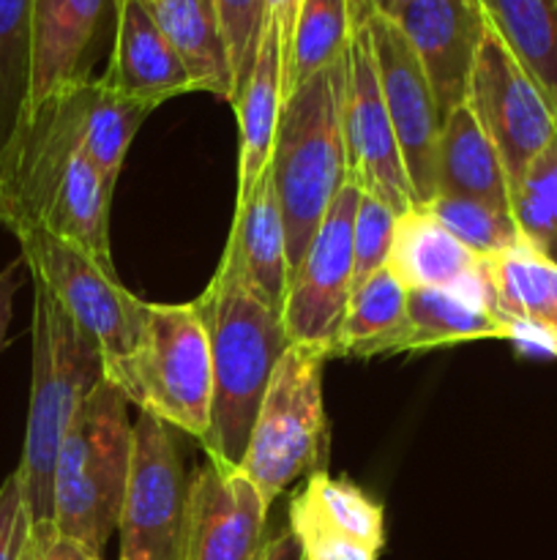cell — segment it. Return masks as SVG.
<instances>
[{
  "instance_id": "obj_38",
  "label": "cell",
  "mask_w": 557,
  "mask_h": 560,
  "mask_svg": "<svg viewBox=\"0 0 557 560\" xmlns=\"http://www.w3.org/2000/svg\"><path fill=\"white\" fill-rule=\"evenodd\" d=\"M300 3H304V0H268V22H271L273 31H276L278 55H282V71H284V60H287L289 55V44H293Z\"/></svg>"
},
{
  "instance_id": "obj_2",
  "label": "cell",
  "mask_w": 557,
  "mask_h": 560,
  "mask_svg": "<svg viewBox=\"0 0 557 560\" xmlns=\"http://www.w3.org/2000/svg\"><path fill=\"white\" fill-rule=\"evenodd\" d=\"M33 375L25 448L16 468L33 528L52 523V479L60 443L87 394L107 381L104 355L66 315L47 284L33 279Z\"/></svg>"
},
{
  "instance_id": "obj_3",
  "label": "cell",
  "mask_w": 557,
  "mask_h": 560,
  "mask_svg": "<svg viewBox=\"0 0 557 560\" xmlns=\"http://www.w3.org/2000/svg\"><path fill=\"white\" fill-rule=\"evenodd\" d=\"M347 52L325 71L295 88L282 104L271 173L287 233L289 277L304 260L317 228L347 184L342 96Z\"/></svg>"
},
{
  "instance_id": "obj_20",
  "label": "cell",
  "mask_w": 557,
  "mask_h": 560,
  "mask_svg": "<svg viewBox=\"0 0 557 560\" xmlns=\"http://www.w3.org/2000/svg\"><path fill=\"white\" fill-rule=\"evenodd\" d=\"M519 328L495 310L484 284L407 290V350L446 348L473 339H517Z\"/></svg>"
},
{
  "instance_id": "obj_41",
  "label": "cell",
  "mask_w": 557,
  "mask_h": 560,
  "mask_svg": "<svg viewBox=\"0 0 557 560\" xmlns=\"http://www.w3.org/2000/svg\"><path fill=\"white\" fill-rule=\"evenodd\" d=\"M552 353H555V355H557V348H552Z\"/></svg>"
},
{
  "instance_id": "obj_36",
  "label": "cell",
  "mask_w": 557,
  "mask_h": 560,
  "mask_svg": "<svg viewBox=\"0 0 557 560\" xmlns=\"http://www.w3.org/2000/svg\"><path fill=\"white\" fill-rule=\"evenodd\" d=\"M25 560H104V558L96 556V552H91L87 547H82L80 541L58 534L55 525H42V528H33Z\"/></svg>"
},
{
  "instance_id": "obj_15",
  "label": "cell",
  "mask_w": 557,
  "mask_h": 560,
  "mask_svg": "<svg viewBox=\"0 0 557 560\" xmlns=\"http://www.w3.org/2000/svg\"><path fill=\"white\" fill-rule=\"evenodd\" d=\"M413 47L440 118L467 102L470 77L489 27L478 0H413L393 20Z\"/></svg>"
},
{
  "instance_id": "obj_30",
  "label": "cell",
  "mask_w": 557,
  "mask_h": 560,
  "mask_svg": "<svg viewBox=\"0 0 557 560\" xmlns=\"http://www.w3.org/2000/svg\"><path fill=\"white\" fill-rule=\"evenodd\" d=\"M153 109H156L153 104L126 98L120 93L109 91V88L102 85V80L93 82L82 151L96 164L109 189H115V184H118L126 153H129L137 131H140V126L145 124Z\"/></svg>"
},
{
  "instance_id": "obj_10",
  "label": "cell",
  "mask_w": 557,
  "mask_h": 560,
  "mask_svg": "<svg viewBox=\"0 0 557 560\" xmlns=\"http://www.w3.org/2000/svg\"><path fill=\"white\" fill-rule=\"evenodd\" d=\"M344 153L347 180L360 191L386 202L393 213H407L415 206L407 170L399 151L396 131L388 118L377 80L375 49L358 0H353V36L347 44V80L342 96Z\"/></svg>"
},
{
  "instance_id": "obj_7",
  "label": "cell",
  "mask_w": 557,
  "mask_h": 560,
  "mask_svg": "<svg viewBox=\"0 0 557 560\" xmlns=\"http://www.w3.org/2000/svg\"><path fill=\"white\" fill-rule=\"evenodd\" d=\"M14 238L20 241L27 271L47 284L76 328L96 342L104 366L131 355L140 342L147 301L129 293L112 266H104L49 230L31 228Z\"/></svg>"
},
{
  "instance_id": "obj_14",
  "label": "cell",
  "mask_w": 557,
  "mask_h": 560,
  "mask_svg": "<svg viewBox=\"0 0 557 560\" xmlns=\"http://www.w3.org/2000/svg\"><path fill=\"white\" fill-rule=\"evenodd\" d=\"M289 530L309 560H377L386 547V512L358 485L317 470L293 495Z\"/></svg>"
},
{
  "instance_id": "obj_26",
  "label": "cell",
  "mask_w": 557,
  "mask_h": 560,
  "mask_svg": "<svg viewBox=\"0 0 557 560\" xmlns=\"http://www.w3.org/2000/svg\"><path fill=\"white\" fill-rule=\"evenodd\" d=\"M112 191L96 164L76 151L55 186L38 228L69 241L104 266H112L109 252V202Z\"/></svg>"
},
{
  "instance_id": "obj_16",
  "label": "cell",
  "mask_w": 557,
  "mask_h": 560,
  "mask_svg": "<svg viewBox=\"0 0 557 560\" xmlns=\"http://www.w3.org/2000/svg\"><path fill=\"white\" fill-rule=\"evenodd\" d=\"M112 9L115 0H36L27 115L49 98L93 80L98 36Z\"/></svg>"
},
{
  "instance_id": "obj_32",
  "label": "cell",
  "mask_w": 557,
  "mask_h": 560,
  "mask_svg": "<svg viewBox=\"0 0 557 560\" xmlns=\"http://www.w3.org/2000/svg\"><path fill=\"white\" fill-rule=\"evenodd\" d=\"M424 208L459 244L467 246L473 255L484 257V260L511 249L519 241H524L511 213L495 211V208L484 206L478 200L437 195Z\"/></svg>"
},
{
  "instance_id": "obj_29",
  "label": "cell",
  "mask_w": 557,
  "mask_h": 560,
  "mask_svg": "<svg viewBox=\"0 0 557 560\" xmlns=\"http://www.w3.org/2000/svg\"><path fill=\"white\" fill-rule=\"evenodd\" d=\"M33 11L36 0H0V162L27 115Z\"/></svg>"
},
{
  "instance_id": "obj_11",
  "label": "cell",
  "mask_w": 557,
  "mask_h": 560,
  "mask_svg": "<svg viewBox=\"0 0 557 560\" xmlns=\"http://www.w3.org/2000/svg\"><path fill=\"white\" fill-rule=\"evenodd\" d=\"M360 189L347 180L317 228L304 260L289 277L282 326L289 345L315 350L328 361L349 293L355 288L353 222Z\"/></svg>"
},
{
  "instance_id": "obj_31",
  "label": "cell",
  "mask_w": 557,
  "mask_h": 560,
  "mask_svg": "<svg viewBox=\"0 0 557 560\" xmlns=\"http://www.w3.org/2000/svg\"><path fill=\"white\" fill-rule=\"evenodd\" d=\"M511 217L533 249L557 260V131L511 191Z\"/></svg>"
},
{
  "instance_id": "obj_39",
  "label": "cell",
  "mask_w": 557,
  "mask_h": 560,
  "mask_svg": "<svg viewBox=\"0 0 557 560\" xmlns=\"http://www.w3.org/2000/svg\"><path fill=\"white\" fill-rule=\"evenodd\" d=\"M262 560H309V558H306V550L304 545H300L298 536L287 528L268 541L265 550H262Z\"/></svg>"
},
{
  "instance_id": "obj_25",
  "label": "cell",
  "mask_w": 557,
  "mask_h": 560,
  "mask_svg": "<svg viewBox=\"0 0 557 560\" xmlns=\"http://www.w3.org/2000/svg\"><path fill=\"white\" fill-rule=\"evenodd\" d=\"M282 104V55H278L276 31H273L271 22H265L254 71H251L249 82H246V88L233 104L240 129L238 200L249 195L251 186L271 167Z\"/></svg>"
},
{
  "instance_id": "obj_1",
  "label": "cell",
  "mask_w": 557,
  "mask_h": 560,
  "mask_svg": "<svg viewBox=\"0 0 557 560\" xmlns=\"http://www.w3.org/2000/svg\"><path fill=\"white\" fill-rule=\"evenodd\" d=\"M194 306L205 323L213 366L211 432L202 446L208 457L238 468L289 339L282 312L222 268Z\"/></svg>"
},
{
  "instance_id": "obj_37",
  "label": "cell",
  "mask_w": 557,
  "mask_h": 560,
  "mask_svg": "<svg viewBox=\"0 0 557 560\" xmlns=\"http://www.w3.org/2000/svg\"><path fill=\"white\" fill-rule=\"evenodd\" d=\"M22 268H27L25 260L16 257V260H11L9 266L0 271V353H3V348L9 345V326L11 317H14V299L22 288Z\"/></svg>"
},
{
  "instance_id": "obj_13",
  "label": "cell",
  "mask_w": 557,
  "mask_h": 560,
  "mask_svg": "<svg viewBox=\"0 0 557 560\" xmlns=\"http://www.w3.org/2000/svg\"><path fill=\"white\" fill-rule=\"evenodd\" d=\"M268 509L244 470L208 457L186 492L183 560H262Z\"/></svg>"
},
{
  "instance_id": "obj_8",
  "label": "cell",
  "mask_w": 557,
  "mask_h": 560,
  "mask_svg": "<svg viewBox=\"0 0 557 560\" xmlns=\"http://www.w3.org/2000/svg\"><path fill=\"white\" fill-rule=\"evenodd\" d=\"M467 107L495 145L513 191L533 159L555 137L557 109L491 25L486 27L470 77Z\"/></svg>"
},
{
  "instance_id": "obj_18",
  "label": "cell",
  "mask_w": 557,
  "mask_h": 560,
  "mask_svg": "<svg viewBox=\"0 0 557 560\" xmlns=\"http://www.w3.org/2000/svg\"><path fill=\"white\" fill-rule=\"evenodd\" d=\"M218 268L238 277L246 288L282 312L289 288V257L271 167L260 175L249 195L235 200L233 230Z\"/></svg>"
},
{
  "instance_id": "obj_12",
  "label": "cell",
  "mask_w": 557,
  "mask_h": 560,
  "mask_svg": "<svg viewBox=\"0 0 557 560\" xmlns=\"http://www.w3.org/2000/svg\"><path fill=\"white\" fill-rule=\"evenodd\" d=\"M358 5L369 27L382 102L396 131L415 206H426L435 197L437 142L442 129L435 93L396 22L371 9L366 0H358Z\"/></svg>"
},
{
  "instance_id": "obj_4",
  "label": "cell",
  "mask_w": 557,
  "mask_h": 560,
  "mask_svg": "<svg viewBox=\"0 0 557 560\" xmlns=\"http://www.w3.org/2000/svg\"><path fill=\"white\" fill-rule=\"evenodd\" d=\"M126 408L129 399L115 383H98L76 408L55 463V528L102 558L129 485L134 424Z\"/></svg>"
},
{
  "instance_id": "obj_35",
  "label": "cell",
  "mask_w": 557,
  "mask_h": 560,
  "mask_svg": "<svg viewBox=\"0 0 557 560\" xmlns=\"http://www.w3.org/2000/svg\"><path fill=\"white\" fill-rule=\"evenodd\" d=\"M33 523L22 495L20 476L14 474L0 487V560H25Z\"/></svg>"
},
{
  "instance_id": "obj_6",
  "label": "cell",
  "mask_w": 557,
  "mask_h": 560,
  "mask_svg": "<svg viewBox=\"0 0 557 560\" xmlns=\"http://www.w3.org/2000/svg\"><path fill=\"white\" fill-rule=\"evenodd\" d=\"M322 359L289 345L260 405L238 468L271 506L293 481L325 470L328 421L322 405Z\"/></svg>"
},
{
  "instance_id": "obj_40",
  "label": "cell",
  "mask_w": 557,
  "mask_h": 560,
  "mask_svg": "<svg viewBox=\"0 0 557 560\" xmlns=\"http://www.w3.org/2000/svg\"><path fill=\"white\" fill-rule=\"evenodd\" d=\"M366 3H369L375 11H380L382 16H391V20H396L399 11H402L404 5L413 3V0H366Z\"/></svg>"
},
{
  "instance_id": "obj_17",
  "label": "cell",
  "mask_w": 557,
  "mask_h": 560,
  "mask_svg": "<svg viewBox=\"0 0 557 560\" xmlns=\"http://www.w3.org/2000/svg\"><path fill=\"white\" fill-rule=\"evenodd\" d=\"M102 85L153 107L194 91L183 60L145 0H115V42Z\"/></svg>"
},
{
  "instance_id": "obj_28",
  "label": "cell",
  "mask_w": 557,
  "mask_h": 560,
  "mask_svg": "<svg viewBox=\"0 0 557 560\" xmlns=\"http://www.w3.org/2000/svg\"><path fill=\"white\" fill-rule=\"evenodd\" d=\"M349 36H353V0H304L282 71L284 98L306 80L342 60Z\"/></svg>"
},
{
  "instance_id": "obj_33",
  "label": "cell",
  "mask_w": 557,
  "mask_h": 560,
  "mask_svg": "<svg viewBox=\"0 0 557 560\" xmlns=\"http://www.w3.org/2000/svg\"><path fill=\"white\" fill-rule=\"evenodd\" d=\"M235 74V98L249 82L268 22V0H216ZM235 104V102H233Z\"/></svg>"
},
{
  "instance_id": "obj_34",
  "label": "cell",
  "mask_w": 557,
  "mask_h": 560,
  "mask_svg": "<svg viewBox=\"0 0 557 560\" xmlns=\"http://www.w3.org/2000/svg\"><path fill=\"white\" fill-rule=\"evenodd\" d=\"M396 219L386 202L360 191L358 208L353 222V257H355V284L369 279L371 273L388 266V255L396 233Z\"/></svg>"
},
{
  "instance_id": "obj_23",
  "label": "cell",
  "mask_w": 557,
  "mask_h": 560,
  "mask_svg": "<svg viewBox=\"0 0 557 560\" xmlns=\"http://www.w3.org/2000/svg\"><path fill=\"white\" fill-rule=\"evenodd\" d=\"M189 71L194 91L235 102V74L216 0H145Z\"/></svg>"
},
{
  "instance_id": "obj_22",
  "label": "cell",
  "mask_w": 557,
  "mask_h": 560,
  "mask_svg": "<svg viewBox=\"0 0 557 560\" xmlns=\"http://www.w3.org/2000/svg\"><path fill=\"white\" fill-rule=\"evenodd\" d=\"M437 195L467 197L495 211L511 213V186L506 170L467 102L442 120L435 170Z\"/></svg>"
},
{
  "instance_id": "obj_9",
  "label": "cell",
  "mask_w": 557,
  "mask_h": 560,
  "mask_svg": "<svg viewBox=\"0 0 557 560\" xmlns=\"http://www.w3.org/2000/svg\"><path fill=\"white\" fill-rule=\"evenodd\" d=\"M186 492L189 481L173 430L140 413L118 523L120 560H183Z\"/></svg>"
},
{
  "instance_id": "obj_24",
  "label": "cell",
  "mask_w": 557,
  "mask_h": 560,
  "mask_svg": "<svg viewBox=\"0 0 557 560\" xmlns=\"http://www.w3.org/2000/svg\"><path fill=\"white\" fill-rule=\"evenodd\" d=\"M407 350V288L380 268L355 284L328 359H371Z\"/></svg>"
},
{
  "instance_id": "obj_21",
  "label": "cell",
  "mask_w": 557,
  "mask_h": 560,
  "mask_svg": "<svg viewBox=\"0 0 557 560\" xmlns=\"http://www.w3.org/2000/svg\"><path fill=\"white\" fill-rule=\"evenodd\" d=\"M486 293L495 310L522 331L557 348V260L519 241L484 260Z\"/></svg>"
},
{
  "instance_id": "obj_27",
  "label": "cell",
  "mask_w": 557,
  "mask_h": 560,
  "mask_svg": "<svg viewBox=\"0 0 557 560\" xmlns=\"http://www.w3.org/2000/svg\"><path fill=\"white\" fill-rule=\"evenodd\" d=\"M491 31L557 109V0H478Z\"/></svg>"
},
{
  "instance_id": "obj_19",
  "label": "cell",
  "mask_w": 557,
  "mask_h": 560,
  "mask_svg": "<svg viewBox=\"0 0 557 560\" xmlns=\"http://www.w3.org/2000/svg\"><path fill=\"white\" fill-rule=\"evenodd\" d=\"M388 268L407 290L484 284V257L459 244L424 206L396 219Z\"/></svg>"
},
{
  "instance_id": "obj_5",
  "label": "cell",
  "mask_w": 557,
  "mask_h": 560,
  "mask_svg": "<svg viewBox=\"0 0 557 560\" xmlns=\"http://www.w3.org/2000/svg\"><path fill=\"white\" fill-rule=\"evenodd\" d=\"M104 372L140 413L205 443L211 432L213 366L205 323L194 301L147 304L137 348L123 361L104 366Z\"/></svg>"
}]
</instances>
